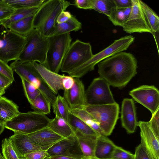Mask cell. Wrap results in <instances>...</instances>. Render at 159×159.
<instances>
[{
  "label": "cell",
  "instance_id": "obj_41",
  "mask_svg": "<svg viewBox=\"0 0 159 159\" xmlns=\"http://www.w3.org/2000/svg\"><path fill=\"white\" fill-rule=\"evenodd\" d=\"M158 109L152 115L151 118L148 121L149 126L152 131L159 139V110Z\"/></svg>",
  "mask_w": 159,
  "mask_h": 159
},
{
  "label": "cell",
  "instance_id": "obj_44",
  "mask_svg": "<svg viewBox=\"0 0 159 159\" xmlns=\"http://www.w3.org/2000/svg\"><path fill=\"white\" fill-rule=\"evenodd\" d=\"M50 158L51 159H86L82 155L72 154L70 152L61 155L50 157Z\"/></svg>",
  "mask_w": 159,
  "mask_h": 159
},
{
  "label": "cell",
  "instance_id": "obj_11",
  "mask_svg": "<svg viewBox=\"0 0 159 159\" xmlns=\"http://www.w3.org/2000/svg\"><path fill=\"white\" fill-rule=\"evenodd\" d=\"M85 95L87 105H101L116 102L110 90V85L100 77L93 80L85 91Z\"/></svg>",
  "mask_w": 159,
  "mask_h": 159
},
{
  "label": "cell",
  "instance_id": "obj_3",
  "mask_svg": "<svg viewBox=\"0 0 159 159\" xmlns=\"http://www.w3.org/2000/svg\"><path fill=\"white\" fill-rule=\"evenodd\" d=\"M135 38L127 35L115 40L108 47L93 55L88 61L68 73L73 78H81L93 70L95 66L100 61L118 53L127 50L134 41Z\"/></svg>",
  "mask_w": 159,
  "mask_h": 159
},
{
  "label": "cell",
  "instance_id": "obj_54",
  "mask_svg": "<svg viewBox=\"0 0 159 159\" xmlns=\"http://www.w3.org/2000/svg\"><path fill=\"white\" fill-rule=\"evenodd\" d=\"M18 159H25V158H18Z\"/></svg>",
  "mask_w": 159,
  "mask_h": 159
},
{
  "label": "cell",
  "instance_id": "obj_21",
  "mask_svg": "<svg viewBox=\"0 0 159 159\" xmlns=\"http://www.w3.org/2000/svg\"><path fill=\"white\" fill-rule=\"evenodd\" d=\"M116 146L107 136L98 135L97 138L94 157L98 159H109Z\"/></svg>",
  "mask_w": 159,
  "mask_h": 159
},
{
  "label": "cell",
  "instance_id": "obj_7",
  "mask_svg": "<svg viewBox=\"0 0 159 159\" xmlns=\"http://www.w3.org/2000/svg\"><path fill=\"white\" fill-rule=\"evenodd\" d=\"M84 109L89 113L98 122L103 135L107 136L111 134L118 118L119 107L118 103L87 105Z\"/></svg>",
  "mask_w": 159,
  "mask_h": 159
},
{
  "label": "cell",
  "instance_id": "obj_56",
  "mask_svg": "<svg viewBox=\"0 0 159 159\" xmlns=\"http://www.w3.org/2000/svg\"></svg>",
  "mask_w": 159,
  "mask_h": 159
},
{
  "label": "cell",
  "instance_id": "obj_9",
  "mask_svg": "<svg viewBox=\"0 0 159 159\" xmlns=\"http://www.w3.org/2000/svg\"><path fill=\"white\" fill-rule=\"evenodd\" d=\"M93 55L89 43L77 39L70 45L63 59L60 70L68 74L88 61Z\"/></svg>",
  "mask_w": 159,
  "mask_h": 159
},
{
  "label": "cell",
  "instance_id": "obj_47",
  "mask_svg": "<svg viewBox=\"0 0 159 159\" xmlns=\"http://www.w3.org/2000/svg\"><path fill=\"white\" fill-rule=\"evenodd\" d=\"M13 82L12 80L0 73V88L5 90Z\"/></svg>",
  "mask_w": 159,
  "mask_h": 159
},
{
  "label": "cell",
  "instance_id": "obj_28",
  "mask_svg": "<svg viewBox=\"0 0 159 159\" xmlns=\"http://www.w3.org/2000/svg\"><path fill=\"white\" fill-rule=\"evenodd\" d=\"M147 22L151 29L153 36L159 30V17L146 4L139 0Z\"/></svg>",
  "mask_w": 159,
  "mask_h": 159
},
{
  "label": "cell",
  "instance_id": "obj_10",
  "mask_svg": "<svg viewBox=\"0 0 159 159\" xmlns=\"http://www.w3.org/2000/svg\"><path fill=\"white\" fill-rule=\"evenodd\" d=\"M25 42V37L2 26L0 30V59L7 63L17 60Z\"/></svg>",
  "mask_w": 159,
  "mask_h": 159
},
{
  "label": "cell",
  "instance_id": "obj_14",
  "mask_svg": "<svg viewBox=\"0 0 159 159\" xmlns=\"http://www.w3.org/2000/svg\"><path fill=\"white\" fill-rule=\"evenodd\" d=\"M132 6L129 15L122 26L127 33L148 32L152 34L145 18L139 0H131Z\"/></svg>",
  "mask_w": 159,
  "mask_h": 159
},
{
  "label": "cell",
  "instance_id": "obj_22",
  "mask_svg": "<svg viewBox=\"0 0 159 159\" xmlns=\"http://www.w3.org/2000/svg\"><path fill=\"white\" fill-rule=\"evenodd\" d=\"M18 106L5 97L0 98V121L3 125L20 113Z\"/></svg>",
  "mask_w": 159,
  "mask_h": 159
},
{
  "label": "cell",
  "instance_id": "obj_20",
  "mask_svg": "<svg viewBox=\"0 0 159 159\" xmlns=\"http://www.w3.org/2000/svg\"><path fill=\"white\" fill-rule=\"evenodd\" d=\"M77 142L85 157H94V152L98 135H88L75 130Z\"/></svg>",
  "mask_w": 159,
  "mask_h": 159
},
{
  "label": "cell",
  "instance_id": "obj_18",
  "mask_svg": "<svg viewBox=\"0 0 159 159\" xmlns=\"http://www.w3.org/2000/svg\"><path fill=\"white\" fill-rule=\"evenodd\" d=\"M121 125L129 134L134 133L137 126L136 107L132 99H124L121 111Z\"/></svg>",
  "mask_w": 159,
  "mask_h": 159
},
{
  "label": "cell",
  "instance_id": "obj_55",
  "mask_svg": "<svg viewBox=\"0 0 159 159\" xmlns=\"http://www.w3.org/2000/svg\"><path fill=\"white\" fill-rule=\"evenodd\" d=\"M1 0H0V1H1Z\"/></svg>",
  "mask_w": 159,
  "mask_h": 159
},
{
  "label": "cell",
  "instance_id": "obj_23",
  "mask_svg": "<svg viewBox=\"0 0 159 159\" xmlns=\"http://www.w3.org/2000/svg\"><path fill=\"white\" fill-rule=\"evenodd\" d=\"M48 128L55 133L64 138L75 135V130L70 124L62 118L56 116L51 119Z\"/></svg>",
  "mask_w": 159,
  "mask_h": 159
},
{
  "label": "cell",
  "instance_id": "obj_45",
  "mask_svg": "<svg viewBox=\"0 0 159 159\" xmlns=\"http://www.w3.org/2000/svg\"><path fill=\"white\" fill-rule=\"evenodd\" d=\"M74 5L79 8L92 10L91 0H75Z\"/></svg>",
  "mask_w": 159,
  "mask_h": 159
},
{
  "label": "cell",
  "instance_id": "obj_24",
  "mask_svg": "<svg viewBox=\"0 0 159 159\" xmlns=\"http://www.w3.org/2000/svg\"><path fill=\"white\" fill-rule=\"evenodd\" d=\"M76 143L77 142L75 135L65 138L56 143L47 150L48 155L52 157L70 152Z\"/></svg>",
  "mask_w": 159,
  "mask_h": 159
},
{
  "label": "cell",
  "instance_id": "obj_15",
  "mask_svg": "<svg viewBox=\"0 0 159 159\" xmlns=\"http://www.w3.org/2000/svg\"><path fill=\"white\" fill-rule=\"evenodd\" d=\"M74 82L72 87L64 90L63 97L70 109H84L87 105L84 85L79 78H74Z\"/></svg>",
  "mask_w": 159,
  "mask_h": 159
},
{
  "label": "cell",
  "instance_id": "obj_35",
  "mask_svg": "<svg viewBox=\"0 0 159 159\" xmlns=\"http://www.w3.org/2000/svg\"><path fill=\"white\" fill-rule=\"evenodd\" d=\"M45 0H4L15 9L39 7Z\"/></svg>",
  "mask_w": 159,
  "mask_h": 159
},
{
  "label": "cell",
  "instance_id": "obj_48",
  "mask_svg": "<svg viewBox=\"0 0 159 159\" xmlns=\"http://www.w3.org/2000/svg\"><path fill=\"white\" fill-rule=\"evenodd\" d=\"M72 15L68 11L62 12L59 15L57 20V23L61 24L68 20Z\"/></svg>",
  "mask_w": 159,
  "mask_h": 159
},
{
  "label": "cell",
  "instance_id": "obj_52",
  "mask_svg": "<svg viewBox=\"0 0 159 159\" xmlns=\"http://www.w3.org/2000/svg\"><path fill=\"white\" fill-rule=\"evenodd\" d=\"M0 159H5L3 157V156L0 153Z\"/></svg>",
  "mask_w": 159,
  "mask_h": 159
},
{
  "label": "cell",
  "instance_id": "obj_49",
  "mask_svg": "<svg viewBox=\"0 0 159 159\" xmlns=\"http://www.w3.org/2000/svg\"><path fill=\"white\" fill-rule=\"evenodd\" d=\"M5 128L4 125L0 121V135L3 132Z\"/></svg>",
  "mask_w": 159,
  "mask_h": 159
},
{
  "label": "cell",
  "instance_id": "obj_33",
  "mask_svg": "<svg viewBox=\"0 0 159 159\" xmlns=\"http://www.w3.org/2000/svg\"><path fill=\"white\" fill-rule=\"evenodd\" d=\"M92 10L103 14L108 17L116 7L114 0H91Z\"/></svg>",
  "mask_w": 159,
  "mask_h": 159
},
{
  "label": "cell",
  "instance_id": "obj_39",
  "mask_svg": "<svg viewBox=\"0 0 159 159\" xmlns=\"http://www.w3.org/2000/svg\"><path fill=\"white\" fill-rule=\"evenodd\" d=\"M134 159H153L145 144L142 142L136 147Z\"/></svg>",
  "mask_w": 159,
  "mask_h": 159
},
{
  "label": "cell",
  "instance_id": "obj_27",
  "mask_svg": "<svg viewBox=\"0 0 159 159\" xmlns=\"http://www.w3.org/2000/svg\"><path fill=\"white\" fill-rule=\"evenodd\" d=\"M39 7L16 9L9 18L0 21V25L7 28L13 22L35 15Z\"/></svg>",
  "mask_w": 159,
  "mask_h": 159
},
{
  "label": "cell",
  "instance_id": "obj_46",
  "mask_svg": "<svg viewBox=\"0 0 159 159\" xmlns=\"http://www.w3.org/2000/svg\"><path fill=\"white\" fill-rule=\"evenodd\" d=\"M116 8L123 9L131 7V0H114Z\"/></svg>",
  "mask_w": 159,
  "mask_h": 159
},
{
  "label": "cell",
  "instance_id": "obj_34",
  "mask_svg": "<svg viewBox=\"0 0 159 159\" xmlns=\"http://www.w3.org/2000/svg\"><path fill=\"white\" fill-rule=\"evenodd\" d=\"M69 124L75 130H78L83 134L93 135H99L81 120L71 113L70 114Z\"/></svg>",
  "mask_w": 159,
  "mask_h": 159
},
{
  "label": "cell",
  "instance_id": "obj_32",
  "mask_svg": "<svg viewBox=\"0 0 159 159\" xmlns=\"http://www.w3.org/2000/svg\"><path fill=\"white\" fill-rule=\"evenodd\" d=\"M34 111L38 113L46 115L51 112V105L49 100L41 93L30 104Z\"/></svg>",
  "mask_w": 159,
  "mask_h": 159
},
{
  "label": "cell",
  "instance_id": "obj_51",
  "mask_svg": "<svg viewBox=\"0 0 159 159\" xmlns=\"http://www.w3.org/2000/svg\"><path fill=\"white\" fill-rule=\"evenodd\" d=\"M86 159H98L94 157H85Z\"/></svg>",
  "mask_w": 159,
  "mask_h": 159
},
{
  "label": "cell",
  "instance_id": "obj_50",
  "mask_svg": "<svg viewBox=\"0 0 159 159\" xmlns=\"http://www.w3.org/2000/svg\"><path fill=\"white\" fill-rule=\"evenodd\" d=\"M5 93V89L0 88V98Z\"/></svg>",
  "mask_w": 159,
  "mask_h": 159
},
{
  "label": "cell",
  "instance_id": "obj_2",
  "mask_svg": "<svg viewBox=\"0 0 159 159\" xmlns=\"http://www.w3.org/2000/svg\"><path fill=\"white\" fill-rule=\"evenodd\" d=\"M71 5L70 2L64 0H45L34 15V29L44 36L49 37L59 14Z\"/></svg>",
  "mask_w": 159,
  "mask_h": 159
},
{
  "label": "cell",
  "instance_id": "obj_38",
  "mask_svg": "<svg viewBox=\"0 0 159 159\" xmlns=\"http://www.w3.org/2000/svg\"><path fill=\"white\" fill-rule=\"evenodd\" d=\"M109 159H134V155L121 147L116 145Z\"/></svg>",
  "mask_w": 159,
  "mask_h": 159
},
{
  "label": "cell",
  "instance_id": "obj_43",
  "mask_svg": "<svg viewBox=\"0 0 159 159\" xmlns=\"http://www.w3.org/2000/svg\"><path fill=\"white\" fill-rule=\"evenodd\" d=\"M49 156L47 150H39L26 154L23 158L26 159H44Z\"/></svg>",
  "mask_w": 159,
  "mask_h": 159
},
{
  "label": "cell",
  "instance_id": "obj_31",
  "mask_svg": "<svg viewBox=\"0 0 159 159\" xmlns=\"http://www.w3.org/2000/svg\"><path fill=\"white\" fill-rule=\"evenodd\" d=\"M131 7L123 9H118L116 7L112 10L108 18L114 25L122 27L129 15Z\"/></svg>",
  "mask_w": 159,
  "mask_h": 159
},
{
  "label": "cell",
  "instance_id": "obj_17",
  "mask_svg": "<svg viewBox=\"0 0 159 159\" xmlns=\"http://www.w3.org/2000/svg\"><path fill=\"white\" fill-rule=\"evenodd\" d=\"M137 125L140 129L141 142L145 144L153 159H159V139L150 127L148 121H139Z\"/></svg>",
  "mask_w": 159,
  "mask_h": 159
},
{
  "label": "cell",
  "instance_id": "obj_13",
  "mask_svg": "<svg viewBox=\"0 0 159 159\" xmlns=\"http://www.w3.org/2000/svg\"><path fill=\"white\" fill-rule=\"evenodd\" d=\"M129 95L136 102L154 114L159 108V91L153 85H141L131 90Z\"/></svg>",
  "mask_w": 159,
  "mask_h": 159
},
{
  "label": "cell",
  "instance_id": "obj_5",
  "mask_svg": "<svg viewBox=\"0 0 159 159\" xmlns=\"http://www.w3.org/2000/svg\"><path fill=\"white\" fill-rule=\"evenodd\" d=\"M50 120L46 115L34 111L20 112L17 116L6 122L4 126L14 133L27 134L48 127Z\"/></svg>",
  "mask_w": 159,
  "mask_h": 159
},
{
  "label": "cell",
  "instance_id": "obj_4",
  "mask_svg": "<svg viewBox=\"0 0 159 159\" xmlns=\"http://www.w3.org/2000/svg\"><path fill=\"white\" fill-rule=\"evenodd\" d=\"M25 38V44L17 60L43 65L46 61L49 37L44 36L34 29Z\"/></svg>",
  "mask_w": 159,
  "mask_h": 159
},
{
  "label": "cell",
  "instance_id": "obj_25",
  "mask_svg": "<svg viewBox=\"0 0 159 159\" xmlns=\"http://www.w3.org/2000/svg\"><path fill=\"white\" fill-rule=\"evenodd\" d=\"M34 15L13 22L7 28L17 34L25 37L34 29L33 21Z\"/></svg>",
  "mask_w": 159,
  "mask_h": 159
},
{
  "label": "cell",
  "instance_id": "obj_16",
  "mask_svg": "<svg viewBox=\"0 0 159 159\" xmlns=\"http://www.w3.org/2000/svg\"><path fill=\"white\" fill-rule=\"evenodd\" d=\"M27 135L30 140L40 149L47 151L56 143L65 138L48 127Z\"/></svg>",
  "mask_w": 159,
  "mask_h": 159
},
{
  "label": "cell",
  "instance_id": "obj_1",
  "mask_svg": "<svg viewBox=\"0 0 159 159\" xmlns=\"http://www.w3.org/2000/svg\"><path fill=\"white\" fill-rule=\"evenodd\" d=\"M100 77L114 87L122 88L137 74V61L129 52H121L98 64Z\"/></svg>",
  "mask_w": 159,
  "mask_h": 159
},
{
  "label": "cell",
  "instance_id": "obj_12",
  "mask_svg": "<svg viewBox=\"0 0 159 159\" xmlns=\"http://www.w3.org/2000/svg\"><path fill=\"white\" fill-rule=\"evenodd\" d=\"M33 65L43 81L56 95L60 90H67L73 86L74 78L53 72L36 62H34Z\"/></svg>",
  "mask_w": 159,
  "mask_h": 159
},
{
  "label": "cell",
  "instance_id": "obj_26",
  "mask_svg": "<svg viewBox=\"0 0 159 159\" xmlns=\"http://www.w3.org/2000/svg\"><path fill=\"white\" fill-rule=\"evenodd\" d=\"M82 24L72 15L67 21L61 23H57L55 28L49 37L70 33L72 31H76L81 29Z\"/></svg>",
  "mask_w": 159,
  "mask_h": 159
},
{
  "label": "cell",
  "instance_id": "obj_19",
  "mask_svg": "<svg viewBox=\"0 0 159 159\" xmlns=\"http://www.w3.org/2000/svg\"><path fill=\"white\" fill-rule=\"evenodd\" d=\"M9 139L18 158H23L26 154L41 150L30 140L27 134L14 133Z\"/></svg>",
  "mask_w": 159,
  "mask_h": 159
},
{
  "label": "cell",
  "instance_id": "obj_37",
  "mask_svg": "<svg viewBox=\"0 0 159 159\" xmlns=\"http://www.w3.org/2000/svg\"><path fill=\"white\" fill-rule=\"evenodd\" d=\"M2 153L5 159H18L9 138H5L2 141Z\"/></svg>",
  "mask_w": 159,
  "mask_h": 159
},
{
  "label": "cell",
  "instance_id": "obj_42",
  "mask_svg": "<svg viewBox=\"0 0 159 159\" xmlns=\"http://www.w3.org/2000/svg\"><path fill=\"white\" fill-rule=\"evenodd\" d=\"M0 73L4 75L9 79L14 81L13 71L7 63L0 59Z\"/></svg>",
  "mask_w": 159,
  "mask_h": 159
},
{
  "label": "cell",
  "instance_id": "obj_30",
  "mask_svg": "<svg viewBox=\"0 0 159 159\" xmlns=\"http://www.w3.org/2000/svg\"><path fill=\"white\" fill-rule=\"evenodd\" d=\"M70 112L78 117L98 134H102L98 123L93 117L84 109H70Z\"/></svg>",
  "mask_w": 159,
  "mask_h": 159
},
{
  "label": "cell",
  "instance_id": "obj_29",
  "mask_svg": "<svg viewBox=\"0 0 159 159\" xmlns=\"http://www.w3.org/2000/svg\"><path fill=\"white\" fill-rule=\"evenodd\" d=\"M52 107L55 116L62 118L69 123L70 108L63 97L59 95L57 96Z\"/></svg>",
  "mask_w": 159,
  "mask_h": 159
},
{
  "label": "cell",
  "instance_id": "obj_8",
  "mask_svg": "<svg viewBox=\"0 0 159 159\" xmlns=\"http://www.w3.org/2000/svg\"><path fill=\"white\" fill-rule=\"evenodd\" d=\"M34 63L14 61L10 65L20 77L33 84L50 102L56 99V95L43 81L33 65Z\"/></svg>",
  "mask_w": 159,
  "mask_h": 159
},
{
  "label": "cell",
  "instance_id": "obj_53",
  "mask_svg": "<svg viewBox=\"0 0 159 159\" xmlns=\"http://www.w3.org/2000/svg\"><path fill=\"white\" fill-rule=\"evenodd\" d=\"M44 159H51L50 157L49 156H48V157H46Z\"/></svg>",
  "mask_w": 159,
  "mask_h": 159
},
{
  "label": "cell",
  "instance_id": "obj_6",
  "mask_svg": "<svg viewBox=\"0 0 159 159\" xmlns=\"http://www.w3.org/2000/svg\"><path fill=\"white\" fill-rule=\"evenodd\" d=\"M72 40L70 33L49 37L46 61L43 65L49 70L58 73Z\"/></svg>",
  "mask_w": 159,
  "mask_h": 159
},
{
  "label": "cell",
  "instance_id": "obj_40",
  "mask_svg": "<svg viewBox=\"0 0 159 159\" xmlns=\"http://www.w3.org/2000/svg\"><path fill=\"white\" fill-rule=\"evenodd\" d=\"M15 9L5 2L4 0L0 1V21L9 18Z\"/></svg>",
  "mask_w": 159,
  "mask_h": 159
},
{
  "label": "cell",
  "instance_id": "obj_36",
  "mask_svg": "<svg viewBox=\"0 0 159 159\" xmlns=\"http://www.w3.org/2000/svg\"><path fill=\"white\" fill-rule=\"evenodd\" d=\"M21 79L25 97L30 104L40 93L33 84L23 78Z\"/></svg>",
  "mask_w": 159,
  "mask_h": 159
}]
</instances>
